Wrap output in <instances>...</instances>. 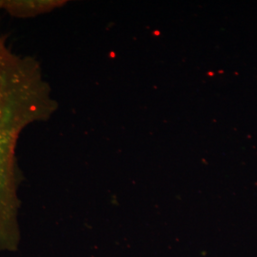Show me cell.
I'll return each mask as SVG.
<instances>
[{"instance_id":"1","label":"cell","mask_w":257,"mask_h":257,"mask_svg":"<svg viewBox=\"0 0 257 257\" xmlns=\"http://www.w3.org/2000/svg\"><path fill=\"white\" fill-rule=\"evenodd\" d=\"M25 68L0 42V161L9 160L20 130L44 110L37 81Z\"/></svg>"}]
</instances>
